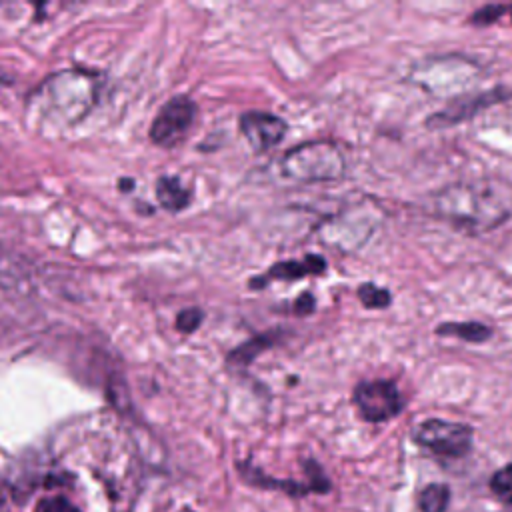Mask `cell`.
Segmentation results:
<instances>
[{
	"mask_svg": "<svg viewBox=\"0 0 512 512\" xmlns=\"http://www.w3.org/2000/svg\"><path fill=\"white\" fill-rule=\"evenodd\" d=\"M426 210L464 234H486L512 218V182L502 176L458 180L430 194Z\"/></svg>",
	"mask_w": 512,
	"mask_h": 512,
	"instance_id": "obj_1",
	"label": "cell"
},
{
	"mask_svg": "<svg viewBox=\"0 0 512 512\" xmlns=\"http://www.w3.org/2000/svg\"><path fill=\"white\" fill-rule=\"evenodd\" d=\"M274 344V336L272 334H260L248 342H244L242 346H238L236 350L230 352L228 360L236 366H246L250 364L260 352H264L266 348H270Z\"/></svg>",
	"mask_w": 512,
	"mask_h": 512,
	"instance_id": "obj_15",
	"label": "cell"
},
{
	"mask_svg": "<svg viewBox=\"0 0 512 512\" xmlns=\"http://www.w3.org/2000/svg\"><path fill=\"white\" fill-rule=\"evenodd\" d=\"M314 306H316L314 296H312L310 292H304V294H300V296L296 298V302H294V312L300 314V316H306V314H310V312L314 310Z\"/></svg>",
	"mask_w": 512,
	"mask_h": 512,
	"instance_id": "obj_21",
	"label": "cell"
},
{
	"mask_svg": "<svg viewBox=\"0 0 512 512\" xmlns=\"http://www.w3.org/2000/svg\"><path fill=\"white\" fill-rule=\"evenodd\" d=\"M238 128H240V134L244 136V140L256 152L274 148L286 136V130H288L286 122L280 116H274L268 112H258V110L244 112L238 120Z\"/></svg>",
	"mask_w": 512,
	"mask_h": 512,
	"instance_id": "obj_9",
	"label": "cell"
},
{
	"mask_svg": "<svg viewBox=\"0 0 512 512\" xmlns=\"http://www.w3.org/2000/svg\"><path fill=\"white\" fill-rule=\"evenodd\" d=\"M508 98H512V90L506 88V86H496V88L482 90V92H476V94L454 96L442 110H438L436 114L426 118V126L434 128V130L456 126L460 122H466V120L474 118L484 108L500 104Z\"/></svg>",
	"mask_w": 512,
	"mask_h": 512,
	"instance_id": "obj_6",
	"label": "cell"
},
{
	"mask_svg": "<svg viewBox=\"0 0 512 512\" xmlns=\"http://www.w3.org/2000/svg\"><path fill=\"white\" fill-rule=\"evenodd\" d=\"M372 228L374 224L370 222V218H362L358 216V210H354V212H342L334 216L330 222H326L320 228V236L324 244H330L334 248L356 250L368 240Z\"/></svg>",
	"mask_w": 512,
	"mask_h": 512,
	"instance_id": "obj_8",
	"label": "cell"
},
{
	"mask_svg": "<svg viewBox=\"0 0 512 512\" xmlns=\"http://www.w3.org/2000/svg\"><path fill=\"white\" fill-rule=\"evenodd\" d=\"M240 474L246 482L254 484V486H264V488H278L284 490L292 496H302L308 492H328L330 490V480L322 474L320 468H316L312 480L308 482H294V480H276V478H268L264 476L260 470L252 468L250 464H242L240 466Z\"/></svg>",
	"mask_w": 512,
	"mask_h": 512,
	"instance_id": "obj_10",
	"label": "cell"
},
{
	"mask_svg": "<svg viewBox=\"0 0 512 512\" xmlns=\"http://www.w3.org/2000/svg\"><path fill=\"white\" fill-rule=\"evenodd\" d=\"M438 336H452L466 342H486L492 338V328L478 320H466V322H442L436 326Z\"/></svg>",
	"mask_w": 512,
	"mask_h": 512,
	"instance_id": "obj_13",
	"label": "cell"
},
{
	"mask_svg": "<svg viewBox=\"0 0 512 512\" xmlns=\"http://www.w3.org/2000/svg\"><path fill=\"white\" fill-rule=\"evenodd\" d=\"M202 310L200 308H186L182 310L178 316H176V330L178 332H184V334H190L194 332L200 322H202Z\"/></svg>",
	"mask_w": 512,
	"mask_h": 512,
	"instance_id": "obj_19",
	"label": "cell"
},
{
	"mask_svg": "<svg viewBox=\"0 0 512 512\" xmlns=\"http://www.w3.org/2000/svg\"><path fill=\"white\" fill-rule=\"evenodd\" d=\"M506 10L508 8L504 4H486V6L478 8V10H474L468 22L474 24V26H488V24H494L496 20H500V16Z\"/></svg>",
	"mask_w": 512,
	"mask_h": 512,
	"instance_id": "obj_18",
	"label": "cell"
},
{
	"mask_svg": "<svg viewBox=\"0 0 512 512\" xmlns=\"http://www.w3.org/2000/svg\"><path fill=\"white\" fill-rule=\"evenodd\" d=\"M324 270H326V260L318 254H308L302 260H286V262L274 264L266 274H262L260 278H254L250 284L258 288L268 284L270 280H298L304 276L322 274Z\"/></svg>",
	"mask_w": 512,
	"mask_h": 512,
	"instance_id": "obj_11",
	"label": "cell"
},
{
	"mask_svg": "<svg viewBox=\"0 0 512 512\" xmlns=\"http://www.w3.org/2000/svg\"><path fill=\"white\" fill-rule=\"evenodd\" d=\"M510 14H512V6H510Z\"/></svg>",
	"mask_w": 512,
	"mask_h": 512,
	"instance_id": "obj_23",
	"label": "cell"
},
{
	"mask_svg": "<svg viewBox=\"0 0 512 512\" xmlns=\"http://www.w3.org/2000/svg\"><path fill=\"white\" fill-rule=\"evenodd\" d=\"M412 440L442 458H462L472 450L474 428L464 422L428 418L412 430Z\"/></svg>",
	"mask_w": 512,
	"mask_h": 512,
	"instance_id": "obj_4",
	"label": "cell"
},
{
	"mask_svg": "<svg viewBox=\"0 0 512 512\" xmlns=\"http://www.w3.org/2000/svg\"><path fill=\"white\" fill-rule=\"evenodd\" d=\"M100 82L86 70H62L48 76L30 96L28 110L42 126H74L98 100Z\"/></svg>",
	"mask_w": 512,
	"mask_h": 512,
	"instance_id": "obj_2",
	"label": "cell"
},
{
	"mask_svg": "<svg viewBox=\"0 0 512 512\" xmlns=\"http://www.w3.org/2000/svg\"><path fill=\"white\" fill-rule=\"evenodd\" d=\"M420 512H446L450 502V488L442 482L424 486L416 496Z\"/></svg>",
	"mask_w": 512,
	"mask_h": 512,
	"instance_id": "obj_14",
	"label": "cell"
},
{
	"mask_svg": "<svg viewBox=\"0 0 512 512\" xmlns=\"http://www.w3.org/2000/svg\"><path fill=\"white\" fill-rule=\"evenodd\" d=\"M196 104L188 96L170 98L150 124V140L158 146H174L192 126Z\"/></svg>",
	"mask_w": 512,
	"mask_h": 512,
	"instance_id": "obj_7",
	"label": "cell"
},
{
	"mask_svg": "<svg viewBox=\"0 0 512 512\" xmlns=\"http://www.w3.org/2000/svg\"><path fill=\"white\" fill-rule=\"evenodd\" d=\"M132 184H134L132 180H120V182H118V188H130Z\"/></svg>",
	"mask_w": 512,
	"mask_h": 512,
	"instance_id": "obj_22",
	"label": "cell"
},
{
	"mask_svg": "<svg viewBox=\"0 0 512 512\" xmlns=\"http://www.w3.org/2000/svg\"><path fill=\"white\" fill-rule=\"evenodd\" d=\"M36 512H80L66 496H50L38 502Z\"/></svg>",
	"mask_w": 512,
	"mask_h": 512,
	"instance_id": "obj_20",
	"label": "cell"
},
{
	"mask_svg": "<svg viewBox=\"0 0 512 512\" xmlns=\"http://www.w3.org/2000/svg\"><path fill=\"white\" fill-rule=\"evenodd\" d=\"M156 198L168 212H180L190 204V192L176 176H162L156 180Z\"/></svg>",
	"mask_w": 512,
	"mask_h": 512,
	"instance_id": "obj_12",
	"label": "cell"
},
{
	"mask_svg": "<svg viewBox=\"0 0 512 512\" xmlns=\"http://www.w3.org/2000/svg\"><path fill=\"white\" fill-rule=\"evenodd\" d=\"M490 490L500 502L512 504V462L492 474Z\"/></svg>",
	"mask_w": 512,
	"mask_h": 512,
	"instance_id": "obj_17",
	"label": "cell"
},
{
	"mask_svg": "<svg viewBox=\"0 0 512 512\" xmlns=\"http://www.w3.org/2000/svg\"><path fill=\"white\" fill-rule=\"evenodd\" d=\"M280 174L296 182H334L346 172L342 150L332 142H304L290 148L278 162Z\"/></svg>",
	"mask_w": 512,
	"mask_h": 512,
	"instance_id": "obj_3",
	"label": "cell"
},
{
	"mask_svg": "<svg viewBox=\"0 0 512 512\" xmlns=\"http://www.w3.org/2000/svg\"><path fill=\"white\" fill-rule=\"evenodd\" d=\"M360 302L364 308H370V310H384L392 304V294L388 288H382L374 282H362L356 290Z\"/></svg>",
	"mask_w": 512,
	"mask_h": 512,
	"instance_id": "obj_16",
	"label": "cell"
},
{
	"mask_svg": "<svg viewBox=\"0 0 512 512\" xmlns=\"http://www.w3.org/2000/svg\"><path fill=\"white\" fill-rule=\"evenodd\" d=\"M352 402L362 420L380 424L396 418L404 410L400 388L386 378L362 380L352 390Z\"/></svg>",
	"mask_w": 512,
	"mask_h": 512,
	"instance_id": "obj_5",
	"label": "cell"
}]
</instances>
